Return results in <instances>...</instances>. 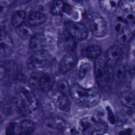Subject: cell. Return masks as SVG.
Wrapping results in <instances>:
<instances>
[{
    "instance_id": "30bf717a",
    "label": "cell",
    "mask_w": 135,
    "mask_h": 135,
    "mask_svg": "<svg viewBox=\"0 0 135 135\" xmlns=\"http://www.w3.org/2000/svg\"><path fill=\"white\" fill-rule=\"evenodd\" d=\"M1 78L8 81L16 80L19 75L18 69L16 64L13 61H6L1 64Z\"/></svg>"
},
{
    "instance_id": "44dd1931",
    "label": "cell",
    "mask_w": 135,
    "mask_h": 135,
    "mask_svg": "<svg viewBox=\"0 0 135 135\" xmlns=\"http://www.w3.org/2000/svg\"><path fill=\"white\" fill-rule=\"evenodd\" d=\"M121 103L126 107L130 109L135 108V96L130 92L122 93L120 97Z\"/></svg>"
},
{
    "instance_id": "603a6c76",
    "label": "cell",
    "mask_w": 135,
    "mask_h": 135,
    "mask_svg": "<svg viewBox=\"0 0 135 135\" xmlns=\"http://www.w3.org/2000/svg\"><path fill=\"white\" fill-rule=\"evenodd\" d=\"M119 6L126 13H135V0H120Z\"/></svg>"
},
{
    "instance_id": "1f68e13d",
    "label": "cell",
    "mask_w": 135,
    "mask_h": 135,
    "mask_svg": "<svg viewBox=\"0 0 135 135\" xmlns=\"http://www.w3.org/2000/svg\"><path fill=\"white\" fill-rule=\"evenodd\" d=\"M106 109H107V111L108 112V119L109 120V121L111 122V123L114 124L115 122V117H114V114L113 113L111 109L109 107H107L106 108Z\"/></svg>"
},
{
    "instance_id": "52a82bcc",
    "label": "cell",
    "mask_w": 135,
    "mask_h": 135,
    "mask_svg": "<svg viewBox=\"0 0 135 135\" xmlns=\"http://www.w3.org/2000/svg\"><path fill=\"white\" fill-rule=\"evenodd\" d=\"M88 23L92 34L96 37L104 36L107 31L105 22L98 12H92L88 16Z\"/></svg>"
},
{
    "instance_id": "83f0119b",
    "label": "cell",
    "mask_w": 135,
    "mask_h": 135,
    "mask_svg": "<svg viewBox=\"0 0 135 135\" xmlns=\"http://www.w3.org/2000/svg\"><path fill=\"white\" fill-rule=\"evenodd\" d=\"M131 37V33L130 31V28H128L121 33H119L117 35V40L118 42L122 44H124L126 43H127L130 38Z\"/></svg>"
},
{
    "instance_id": "484cf974",
    "label": "cell",
    "mask_w": 135,
    "mask_h": 135,
    "mask_svg": "<svg viewBox=\"0 0 135 135\" xmlns=\"http://www.w3.org/2000/svg\"><path fill=\"white\" fill-rule=\"evenodd\" d=\"M126 74V69L122 65H117L113 70V78L117 81H123L125 79Z\"/></svg>"
},
{
    "instance_id": "ffe728a7",
    "label": "cell",
    "mask_w": 135,
    "mask_h": 135,
    "mask_svg": "<svg viewBox=\"0 0 135 135\" xmlns=\"http://www.w3.org/2000/svg\"><path fill=\"white\" fill-rule=\"evenodd\" d=\"M46 20V16L44 14L39 12H34L28 16L27 22L32 26H38L43 24Z\"/></svg>"
},
{
    "instance_id": "8992f818",
    "label": "cell",
    "mask_w": 135,
    "mask_h": 135,
    "mask_svg": "<svg viewBox=\"0 0 135 135\" xmlns=\"http://www.w3.org/2000/svg\"><path fill=\"white\" fill-rule=\"evenodd\" d=\"M52 57L46 50L35 51L27 61V66L32 69H41L47 67L51 64Z\"/></svg>"
},
{
    "instance_id": "ba28073f",
    "label": "cell",
    "mask_w": 135,
    "mask_h": 135,
    "mask_svg": "<svg viewBox=\"0 0 135 135\" xmlns=\"http://www.w3.org/2000/svg\"><path fill=\"white\" fill-rule=\"evenodd\" d=\"M56 42L59 49L66 53L73 51L76 47V40L65 28L59 31Z\"/></svg>"
},
{
    "instance_id": "7c38bea8",
    "label": "cell",
    "mask_w": 135,
    "mask_h": 135,
    "mask_svg": "<svg viewBox=\"0 0 135 135\" xmlns=\"http://www.w3.org/2000/svg\"><path fill=\"white\" fill-rule=\"evenodd\" d=\"M76 63V56L74 53H66L61 59L59 63V71L62 74H65L70 71Z\"/></svg>"
},
{
    "instance_id": "9c48e42d",
    "label": "cell",
    "mask_w": 135,
    "mask_h": 135,
    "mask_svg": "<svg viewBox=\"0 0 135 135\" xmlns=\"http://www.w3.org/2000/svg\"><path fill=\"white\" fill-rule=\"evenodd\" d=\"M65 28L76 40H83L88 36V32L86 26L77 22H68L65 24Z\"/></svg>"
},
{
    "instance_id": "e575fe53",
    "label": "cell",
    "mask_w": 135,
    "mask_h": 135,
    "mask_svg": "<svg viewBox=\"0 0 135 135\" xmlns=\"http://www.w3.org/2000/svg\"><path fill=\"white\" fill-rule=\"evenodd\" d=\"M133 44H134V46H135V36H134V38H133Z\"/></svg>"
},
{
    "instance_id": "8fae6325",
    "label": "cell",
    "mask_w": 135,
    "mask_h": 135,
    "mask_svg": "<svg viewBox=\"0 0 135 135\" xmlns=\"http://www.w3.org/2000/svg\"><path fill=\"white\" fill-rule=\"evenodd\" d=\"M78 75L81 83L80 84L88 88V86L92 83L93 80V70L91 64L88 62H83L79 67Z\"/></svg>"
},
{
    "instance_id": "d6a6232c",
    "label": "cell",
    "mask_w": 135,
    "mask_h": 135,
    "mask_svg": "<svg viewBox=\"0 0 135 135\" xmlns=\"http://www.w3.org/2000/svg\"><path fill=\"white\" fill-rule=\"evenodd\" d=\"M2 2H3L4 4L5 5H9L12 3H13L14 0H1Z\"/></svg>"
},
{
    "instance_id": "d6986e66",
    "label": "cell",
    "mask_w": 135,
    "mask_h": 135,
    "mask_svg": "<svg viewBox=\"0 0 135 135\" xmlns=\"http://www.w3.org/2000/svg\"><path fill=\"white\" fill-rule=\"evenodd\" d=\"M35 129V123L31 120H22L18 127L19 135H30Z\"/></svg>"
},
{
    "instance_id": "f546056e",
    "label": "cell",
    "mask_w": 135,
    "mask_h": 135,
    "mask_svg": "<svg viewBox=\"0 0 135 135\" xmlns=\"http://www.w3.org/2000/svg\"><path fill=\"white\" fill-rule=\"evenodd\" d=\"M57 87L59 91L61 92L67 94L69 93L70 95V88L68 82L64 80H62L60 81L57 84Z\"/></svg>"
},
{
    "instance_id": "5b68a950",
    "label": "cell",
    "mask_w": 135,
    "mask_h": 135,
    "mask_svg": "<svg viewBox=\"0 0 135 135\" xmlns=\"http://www.w3.org/2000/svg\"><path fill=\"white\" fill-rule=\"evenodd\" d=\"M54 82V79L50 74L42 72H34L29 78V83L31 86L44 92L51 90Z\"/></svg>"
},
{
    "instance_id": "4fadbf2b",
    "label": "cell",
    "mask_w": 135,
    "mask_h": 135,
    "mask_svg": "<svg viewBox=\"0 0 135 135\" xmlns=\"http://www.w3.org/2000/svg\"><path fill=\"white\" fill-rule=\"evenodd\" d=\"M52 99L56 108L59 110L68 112L71 108V102L67 95L60 91L54 93L52 96Z\"/></svg>"
},
{
    "instance_id": "e0dca14e",
    "label": "cell",
    "mask_w": 135,
    "mask_h": 135,
    "mask_svg": "<svg viewBox=\"0 0 135 135\" xmlns=\"http://www.w3.org/2000/svg\"><path fill=\"white\" fill-rule=\"evenodd\" d=\"M43 126L50 131L57 132L62 131L65 129V123L60 118H53L46 119L43 123Z\"/></svg>"
},
{
    "instance_id": "7402d4cb",
    "label": "cell",
    "mask_w": 135,
    "mask_h": 135,
    "mask_svg": "<svg viewBox=\"0 0 135 135\" xmlns=\"http://www.w3.org/2000/svg\"><path fill=\"white\" fill-rule=\"evenodd\" d=\"M26 17L25 12L21 9L15 11L12 16V23L14 26L18 27L23 24Z\"/></svg>"
},
{
    "instance_id": "7a4b0ae2",
    "label": "cell",
    "mask_w": 135,
    "mask_h": 135,
    "mask_svg": "<svg viewBox=\"0 0 135 135\" xmlns=\"http://www.w3.org/2000/svg\"><path fill=\"white\" fill-rule=\"evenodd\" d=\"M14 102L19 113L24 115L32 113L38 105L34 93L27 89H23L17 93Z\"/></svg>"
},
{
    "instance_id": "ac0fdd59",
    "label": "cell",
    "mask_w": 135,
    "mask_h": 135,
    "mask_svg": "<svg viewBox=\"0 0 135 135\" xmlns=\"http://www.w3.org/2000/svg\"><path fill=\"white\" fill-rule=\"evenodd\" d=\"M120 0H99L101 8L107 13L115 12L120 5Z\"/></svg>"
},
{
    "instance_id": "4316f807",
    "label": "cell",
    "mask_w": 135,
    "mask_h": 135,
    "mask_svg": "<svg viewBox=\"0 0 135 135\" xmlns=\"http://www.w3.org/2000/svg\"><path fill=\"white\" fill-rule=\"evenodd\" d=\"M16 28L17 33L22 38L25 40L30 37L31 35L32 32L31 30L25 25L23 24Z\"/></svg>"
},
{
    "instance_id": "9a60e30c",
    "label": "cell",
    "mask_w": 135,
    "mask_h": 135,
    "mask_svg": "<svg viewBox=\"0 0 135 135\" xmlns=\"http://www.w3.org/2000/svg\"><path fill=\"white\" fill-rule=\"evenodd\" d=\"M123 53V50L119 45H113L110 47L105 54V60L110 66L115 65L120 59Z\"/></svg>"
},
{
    "instance_id": "277c9868",
    "label": "cell",
    "mask_w": 135,
    "mask_h": 135,
    "mask_svg": "<svg viewBox=\"0 0 135 135\" xmlns=\"http://www.w3.org/2000/svg\"><path fill=\"white\" fill-rule=\"evenodd\" d=\"M94 75L97 84L100 86H105L113 78V70L105 60L98 59L95 62Z\"/></svg>"
},
{
    "instance_id": "6da1fadb",
    "label": "cell",
    "mask_w": 135,
    "mask_h": 135,
    "mask_svg": "<svg viewBox=\"0 0 135 135\" xmlns=\"http://www.w3.org/2000/svg\"><path fill=\"white\" fill-rule=\"evenodd\" d=\"M70 95L75 102L87 108L95 106L100 100V94L97 90L77 83L71 86Z\"/></svg>"
},
{
    "instance_id": "f1b7e54d",
    "label": "cell",
    "mask_w": 135,
    "mask_h": 135,
    "mask_svg": "<svg viewBox=\"0 0 135 135\" xmlns=\"http://www.w3.org/2000/svg\"><path fill=\"white\" fill-rule=\"evenodd\" d=\"M42 105L43 107V109L47 112L49 113H52L55 111V109L56 108L55 105L52 99L46 98L44 99Z\"/></svg>"
},
{
    "instance_id": "5bb4252c",
    "label": "cell",
    "mask_w": 135,
    "mask_h": 135,
    "mask_svg": "<svg viewBox=\"0 0 135 135\" xmlns=\"http://www.w3.org/2000/svg\"><path fill=\"white\" fill-rule=\"evenodd\" d=\"M0 45L1 56H8L12 53L14 50L13 41L8 34L3 30H2L1 31Z\"/></svg>"
},
{
    "instance_id": "3957f363",
    "label": "cell",
    "mask_w": 135,
    "mask_h": 135,
    "mask_svg": "<svg viewBox=\"0 0 135 135\" xmlns=\"http://www.w3.org/2000/svg\"><path fill=\"white\" fill-rule=\"evenodd\" d=\"M57 34L51 30H45L33 35L30 41L31 49L35 51L45 50L47 47L57 41Z\"/></svg>"
},
{
    "instance_id": "cb8c5ba5",
    "label": "cell",
    "mask_w": 135,
    "mask_h": 135,
    "mask_svg": "<svg viewBox=\"0 0 135 135\" xmlns=\"http://www.w3.org/2000/svg\"><path fill=\"white\" fill-rule=\"evenodd\" d=\"M65 8V5L61 0L54 1L50 6V12L54 15H59L61 14Z\"/></svg>"
},
{
    "instance_id": "4dcf8cb0",
    "label": "cell",
    "mask_w": 135,
    "mask_h": 135,
    "mask_svg": "<svg viewBox=\"0 0 135 135\" xmlns=\"http://www.w3.org/2000/svg\"><path fill=\"white\" fill-rule=\"evenodd\" d=\"M18 127L14 122L11 123L7 127L6 130V135H16L18 133Z\"/></svg>"
},
{
    "instance_id": "2e32d148",
    "label": "cell",
    "mask_w": 135,
    "mask_h": 135,
    "mask_svg": "<svg viewBox=\"0 0 135 135\" xmlns=\"http://www.w3.org/2000/svg\"><path fill=\"white\" fill-rule=\"evenodd\" d=\"M94 120L90 128L86 131L88 135H103L108 131L107 123L94 115Z\"/></svg>"
},
{
    "instance_id": "836d02e7",
    "label": "cell",
    "mask_w": 135,
    "mask_h": 135,
    "mask_svg": "<svg viewBox=\"0 0 135 135\" xmlns=\"http://www.w3.org/2000/svg\"><path fill=\"white\" fill-rule=\"evenodd\" d=\"M132 110V113H131V115H132V117L133 118V119L134 120H135V108L134 109H131Z\"/></svg>"
},
{
    "instance_id": "d4e9b609",
    "label": "cell",
    "mask_w": 135,
    "mask_h": 135,
    "mask_svg": "<svg viewBox=\"0 0 135 135\" xmlns=\"http://www.w3.org/2000/svg\"><path fill=\"white\" fill-rule=\"evenodd\" d=\"M101 50L97 45L89 46L85 50V54L87 57L90 59H96L101 54Z\"/></svg>"
}]
</instances>
